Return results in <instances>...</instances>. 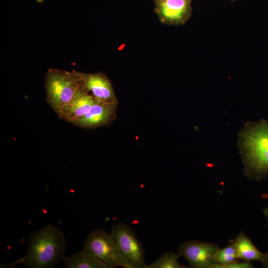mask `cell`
Wrapping results in <instances>:
<instances>
[{
    "label": "cell",
    "mask_w": 268,
    "mask_h": 268,
    "mask_svg": "<svg viewBox=\"0 0 268 268\" xmlns=\"http://www.w3.org/2000/svg\"><path fill=\"white\" fill-rule=\"evenodd\" d=\"M110 233L132 268H147L142 244L129 225L122 222L115 224Z\"/></svg>",
    "instance_id": "5"
},
{
    "label": "cell",
    "mask_w": 268,
    "mask_h": 268,
    "mask_svg": "<svg viewBox=\"0 0 268 268\" xmlns=\"http://www.w3.org/2000/svg\"><path fill=\"white\" fill-rule=\"evenodd\" d=\"M262 263L264 268H268V251L265 254L264 260Z\"/></svg>",
    "instance_id": "15"
},
{
    "label": "cell",
    "mask_w": 268,
    "mask_h": 268,
    "mask_svg": "<svg viewBox=\"0 0 268 268\" xmlns=\"http://www.w3.org/2000/svg\"><path fill=\"white\" fill-rule=\"evenodd\" d=\"M239 146L246 175L259 181L268 176V119L246 124L239 134Z\"/></svg>",
    "instance_id": "2"
},
{
    "label": "cell",
    "mask_w": 268,
    "mask_h": 268,
    "mask_svg": "<svg viewBox=\"0 0 268 268\" xmlns=\"http://www.w3.org/2000/svg\"><path fill=\"white\" fill-rule=\"evenodd\" d=\"M82 86L97 101L117 104L118 100L111 82L102 72L84 73L77 71Z\"/></svg>",
    "instance_id": "8"
},
{
    "label": "cell",
    "mask_w": 268,
    "mask_h": 268,
    "mask_svg": "<svg viewBox=\"0 0 268 268\" xmlns=\"http://www.w3.org/2000/svg\"><path fill=\"white\" fill-rule=\"evenodd\" d=\"M96 101L81 84L71 100L57 115L60 118L72 124L86 114Z\"/></svg>",
    "instance_id": "10"
},
{
    "label": "cell",
    "mask_w": 268,
    "mask_h": 268,
    "mask_svg": "<svg viewBox=\"0 0 268 268\" xmlns=\"http://www.w3.org/2000/svg\"><path fill=\"white\" fill-rule=\"evenodd\" d=\"M238 260L235 248L231 243L218 250L215 256L216 265L214 268H226L227 266L239 261Z\"/></svg>",
    "instance_id": "13"
},
{
    "label": "cell",
    "mask_w": 268,
    "mask_h": 268,
    "mask_svg": "<svg viewBox=\"0 0 268 268\" xmlns=\"http://www.w3.org/2000/svg\"><path fill=\"white\" fill-rule=\"evenodd\" d=\"M219 249L214 243L189 240L181 243L178 251L192 268H214L215 256Z\"/></svg>",
    "instance_id": "6"
},
{
    "label": "cell",
    "mask_w": 268,
    "mask_h": 268,
    "mask_svg": "<svg viewBox=\"0 0 268 268\" xmlns=\"http://www.w3.org/2000/svg\"><path fill=\"white\" fill-rule=\"evenodd\" d=\"M38 1H42L43 0H37Z\"/></svg>",
    "instance_id": "16"
},
{
    "label": "cell",
    "mask_w": 268,
    "mask_h": 268,
    "mask_svg": "<svg viewBox=\"0 0 268 268\" xmlns=\"http://www.w3.org/2000/svg\"><path fill=\"white\" fill-rule=\"evenodd\" d=\"M64 261L66 268H107L97 257L84 250L66 257Z\"/></svg>",
    "instance_id": "12"
},
{
    "label": "cell",
    "mask_w": 268,
    "mask_h": 268,
    "mask_svg": "<svg viewBox=\"0 0 268 268\" xmlns=\"http://www.w3.org/2000/svg\"><path fill=\"white\" fill-rule=\"evenodd\" d=\"M67 247L66 237L60 229L50 224L33 231L29 237L25 255L17 261L2 264L3 267H14L22 264L30 268H50L64 261Z\"/></svg>",
    "instance_id": "1"
},
{
    "label": "cell",
    "mask_w": 268,
    "mask_h": 268,
    "mask_svg": "<svg viewBox=\"0 0 268 268\" xmlns=\"http://www.w3.org/2000/svg\"><path fill=\"white\" fill-rule=\"evenodd\" d=\"M80 86L77 70L50 68L45 77L46 101L57 114L71 100Z\"/></svg>",
    "instance_id": "3"
},
{
    "label": "cell",
    "mask_w": 268,
    "mask_h": 268,
    "mask_svg": "<svg viewBox=\"0 0 268 268\" xmlns=\"http://www.w3.org/2000/svg\"><path fill=\"white\" fill-rule=\"evenodd\" d=\"M231 243L235 247L239 259L249 262L259 261L262 263L263 261L265 254L260 252L243 232L240 233Z\"/></svg>",
    "instance_id": "11"
},
{
    "label": "cell",
    "mask_w": 268,
    "mask_h": 268,
    "mask_svg": "<svg viewBox=\"0 0 268 268\" xmlns=\"http://www.w3.org/2000/svg\"><path fill=\"white\" fill-rule=\"evenodd\" d=\"M83 250L97 257L107 268H132L110 233L101 228L88 234L84 241Z\"/></svg>",
    "instance_id": "4"
},
{
    "label": "cell",
    "mask_w": 268,
    "mask_h": 268,
    "mask_svg": "<svg viewBox=\"0 0 268 268\" xmlns=\"http://www.w3.org/2000/svg\"><path fill=\"white\" fill-rule=\"evenodd\" d=\"M154 2L155 12L164 24L182 25L191 16V0H154Z\"/></svg>",
    "instance_id": "7"
},
{
    "label": "cell",
    "mask_w": 268,
    "mask_h": 268,
    "mask_svg": "<svg viewBox=\"0 0 268 268\" xmlns=\"http://www.w3.org/2000/svg\"><path fill=\"white\" fill-rule=\"evenodd\" d=\"M117 104L96 101L89 111L72 124L84 129H93L109 124L114 119Z\"/></svg>",
    "instance_id": "9"
},
{
    "label": "cell",
    "mask_w": 268,
    "mask_h": 268,
    "mask_svg": "<svg viewBox=\"0 0 268 268\" xmlns=\"http://www.w3.org/2000/svg\"><path fill=\"white\" fill-rule=\"evenodd\" d=\"M181 255L172 251L163 253L155 261L147 265V268H183L186 267L179 264L178 259Z\"/></svg>",
    "instance_id": "14"
}]
</instances>
